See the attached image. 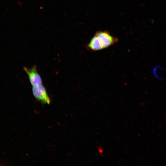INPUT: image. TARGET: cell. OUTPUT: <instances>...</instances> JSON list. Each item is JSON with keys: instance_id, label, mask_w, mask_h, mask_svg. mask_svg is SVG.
Listing matches in <instances>:
<instances>
[{"instance_id": "6da1fadb", "label": "cell", "mask_w": 166, "mask_h": 166, "mask_svg": "<svg viewBox=\"0 0 166 166\" xmlns=\"http://www.w3.org/2000/svg\"><path fill=\"white\" fill-rule=\"evenodd\" d=\"M32 91L34 96L37 100L42 103L50 104V99L45 88L42 84L33 86Z\"/></svg>"}, {"instance_id": "7a4b0ae2", "label": "cell", "mask_w": 166, "mask_h": 166, "mask_svg": "<svg viewBox=\"0 0 166 166\" xmlns=\"http://www.w3.org/2000/svg\"><path fill=\"white\" fill-rule=\"evenodd\" d=\"M95 35L98 37L103 49L113 45L118 41L117 38L111 35L107 31H99Z\"/></svg>"}, {"instance_id": "3957f363", "label": "cell", "mask_w": 166, "mask_h": 166, "mask_svg": "<svg viewBox=\"0 0 166 166\" xmlns=\"http://www.w3.org/2000/svg\"><path fill=\"white\" fill-rule=\"evenodd\" d=\"M23 69L27 74L30 81L33 86L42 84V79L38 72L36 66L34 65L30 68L24 67Z\"/></svg>"}, {"instance_id": "277c9868", "label": "cell", "mask_w": 166, "mask_h": 166, "mask_svg": "<svg viewBox=\"0 0 166 166\" xmlns=\"http://www.w3.org/2000/svg\"><path fill=\"white\" fill-rule=\"evenodd\" d=\"M87 47L92 51L99 50L103 49L98 37L95 34L87 45Z\"/></svg>"}, {"instance_id": "5b68a950", "label": "cell", "mask_w": 166, "mask_h": 166, "mask_svg": "<svg viewBox=\"0 0 166 166\" xmlns=\"http://www.w3.org/2000/svg\"><path fill=\"white\" fill-rule=\"evenodd\" d=\"M98 149L99 152L101 153H102L103 152V149L101 147L98 146Z\"/></svg>"}]
</instances>
